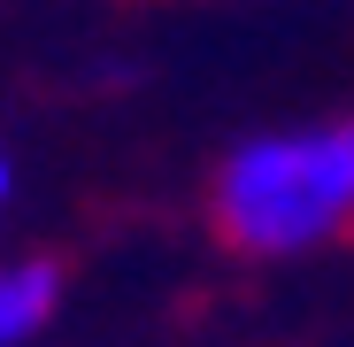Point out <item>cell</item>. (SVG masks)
<instances>
[{"instance_id": "obj_3", "label": "cell", "mask_w": 354, "mask_h": 347, "mask_svg": "<svg viewBox=\"0 0 354 347\" xmlns=\"http://www.w3.org/2000/svg\"><path fill=\"white\" fill-rule=\"evenodd\" d=\"M8 201H16V154L0 147V208H8Z\"/></svg>"}, {"instance_id": "obj_2", "label": "cell", "mask_w": 354, "mask_h": 347, "mask_svg": "<svg viewBox=\"0 0 354 347\" xmlns=\"http://www.w3.org/2000/svg\"><path fill=\"white\" fill-rule=\"evenodd\" d=\"M62 263H46V255H8L0 263V347H31L54 309H62Z\"/></svg>"}, {"instance_id": "obj_1", "label": "cell", "mask_w": 354, "mask_h": 347, "mask_svg": "<svg viewBox=\"0 0 354 347\" xmlns=\"http://www.w3.org/2000/svg\"><path fill=\"white\" fill-rule=\"evenodd\" d=\"M208 231L239 263H301L354 231V116L231 139L208 170Z\"/></svg>"}]
</instances>
